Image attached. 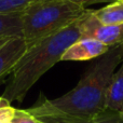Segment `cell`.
Returning a JSON list of instances; mask_svg holds the SVG:
<instances>
[{
  "label": "cell",
  "mask_w": 123,
  "mask_h": 123,
  "mask_svg": "<svg viewBox=\"0 0 123 123\" xmlns=\"http://www.w3.org/2000/svg\"><path fill=\"white\" fill-rule=\"evenodd\" d=\"M105 109L123 112V61L109 81Z\"/></svg>",
  "instance_id": "8"
},
{
  "label": "cell",
  "mask_w": 123,
  "mask_h": 123,
  "mask_svg": "<svg viewBox=\"0 0 123 123\" xmlns=\"http://www.w3.org/2000/svg\"><path fill=\"white\" fill-rule=\"evenodd\" d=\"M93 14L99 22L106 25L123 24V0H115L105 6L93 10Z\"/></svg>",
  "instance_id": "9"
},
{
  "label": "cell",
  "mask_w": 123,
  "mask_h": 123,
  "mask_svg": "<svg viewBox=\"0 0 123 123\" xmlns=\"http://www.w3.org/2000/svg\"><path fill=\"white\" fill-rule=\"evenodd\" d=\"M28 47L22 36L11 37L0 47V81L13 71Z\"/></svg>",
  "instance_id": "6"
},
{
  "label": "cell",
  "mask_w": 123,
  "mask_h": 123,
  "mask_svg": "<svg viewBox=\"0 0 123 123\" xmlns=\"http://www.w3.org/2000/svg\"><path fill=\"white\" fill-rule=\"evenodd\" d=\"M28 111L38 120L39 123H91L92 119L57 110L50 106L45 98L38 105L29 108Z\"/></svg>",
  "instance_id": "7"
},
{
  "label": "cell",
  "mask_w": 123,
  "mask_h": 123,
  "mask_svg": "<svg viewBox=\"0 0 123 123\" xmlns=\"http://www.w3.org/2000/svg\"><path fill=\"white\" fill-rule=\"evenodd\" d=\"M8 39H9V38H1V39H0V47H1V45L3 44V43L6 42V40H8Z\"/></svg>",
  "instance_id": "16"
},
{
  "label": "cell",
  "mask_w": 123,
  "mask_h": 123,
  "mask_svg": "<svg viewBox=\"0 0 123 123\" xmlns=\"http://www.w3.org/2000/svg\"><path fill=\"white\" fill-rule=\"evenodd\" d=\"M80 19L28 47L11 72L10 80L1 95L4 99L10 104L12 102H23L26 94L37 81L56 63L62 61L66 50L82 38Z\"/></svg>",
  "instance_id": "1"
},
{
  "label": "cell",
  "mask_w": 123,
  "mask_h": 123,
  "mask_svg": "<svg viewBox=\"0 0 123 123\" xmlns=\"http://www.w3.org/2000/svg\"><path fill=\"white\" fill-rule=\"evenodd\" d=\"M91 123H123V112L104 109L92 118Z\"/></svg>",
  "instance_id": "12"
},
{
  "label": "cell",
  "mask_w": 123,
  "mask_h": 123,
  "mask_svg": "<svg viewBox=\"0 0 123 123\" xmlns=\"http://www.w3.org/2000/svg\"><path fill=\"white\" fill-rule=\"evenodd\" d=\"M68 1L85 8L86 6H91V4H96V3H110V2L115 1V0H68Z\"/></svg>",
  "instance_id": "14"
},
{
  "label": "cell",
  "mask_w": 123,
  "mask_h": 123,
  "mask_svg": "<svg viewBox=\"0 0 123 123\" xmlns=\"http://www.w3.org/2000/svg\"><path fill=\"white\" fill-rule=\"evenodd\" d=\"M109 47L92 38H80L74 42L62 56L63 62H83L97 58L105 54Z\"/></svg>",
  "instance_id": "5"
},
{
  "label": "cell",
  "mask_w": 123,
  "mask_h": 123,
  "mask_svg": "<svg viewBox=\"0 0 123 123\" xmlns=\"http://www.w3.org/2000/svg\"><path fill=\"white\" fill-rule=\"evenodd\" d=\"M89 9L68 0H44L21 12L22 37L30 47L76 23Z\"/></svg>",
  "instance_id": "3"
},
{
  "label": "cell",
  "mask_w": 123,
  "mask_h": 123,
  "mask_svg": "<svg viewBox=\"0 0 123 123\" xmlns=\"http://www.w3.org/2000/svg\"><path fill=\"white\" fill-rule=\"evenodd\" d=\"M9 105H11L10 103L8 102V100H6L2 96H0V108L1 107H6V106H9Z\"/></svg>",
  "instance_id": "15"
},
{
  "label": "cell",
  "mask_w": 123,
  "mask_h": 123,
  "mask_svg": "<svg viewBox=\"0 0 123 123\" xmlns=\"http://www.w3.org/2000/svg\"><path fill=\"white\" fill-rule=\"evenodd\" d=\"M9 123H39L28 109H16Z\"/></svg>",
  "instance_id": "13"
},
{
  "label": "cell",
  "mask_w": 123,
  "mask_h": 123,
  "mask_svg": "<svg viewBox=\"0 0 123 123\" xmlns=\"http://www.w3.org/2000/svg\"><path fill=\"white\" fill-rule=\"evenodd\" d=\"M122 61L120 45L111 47L87 67L74 89L54 99L45 98L47 103L63 112L93 118L105 109L109 81Z\"/></svg>",
  "instance_id": "2"
},
{
  "label": "cell",
  "mask_w": 123,
  "mask_h": 123,
  "mask_svg": "<svg viewBox=\"0 0 123 123\" xmlns=\"http://www.w3.org/2000/svg\"><path fill=\"white\" fill-rule=\"evenodd\" d=\"M44 0H0V14L21 13L30 6Z\"/></svg>",
  "instance_id": "11"
},
{
  "label": "cell",
  "mask_w": 123,
  "mask_h": 123,
  "mask_svg": "<svg viewBox=\"0 0 123 123\" xmlns=\"http://www.w3.org/2000/svg\"><path fill=\"white\" fill-rule=\"evenodd\" d=\"M80 28L82 38H92L105 45L111 48L120 45L123 42V24L122 25H106L99 22L93 14V10L80 19Z\"/></svg>",
  "instance_id": "4"
},
{
  "label": "cell",
  "mask_w": 123,
  "mask_h": 123,
  "mask_svg": "<svg viewBox=\"0 0 123 123\" xmlns=\"http://www.w3.org/2000/svg\"><path fill=\"white\" fill-rule=\"evenodd\" d=\"M120 49H121V53H122V57H123V42L120 44Z\"/></svg>",
  "instance_id": "17"
},
{
  "label": "cell",
  "mask_w": 123,
  "mask_h": 123,
  "mask_svg": "<svg viewBox=\"0 0 123 123\" xmlns=\"http://www.w3.org/2000/svg\"><path fill=\"white\" fill-rule=\"evenodd\" d=\"M22 36L21 13L0 14V39Z\"/></svg>",
  "instance_id": "10"
}]
</instances>
